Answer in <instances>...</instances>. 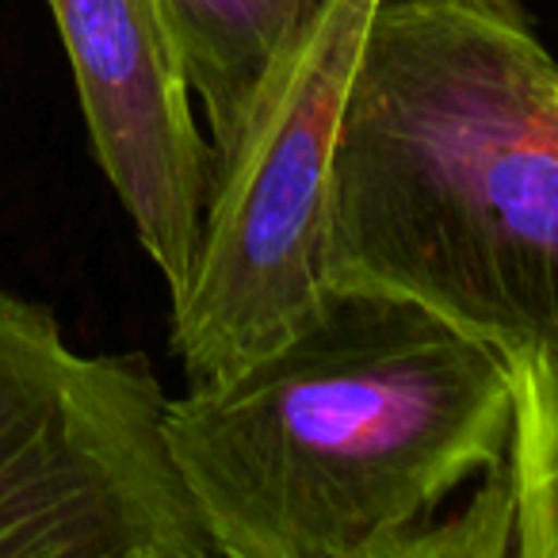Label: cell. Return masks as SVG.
<instances>
[{"mask_svg": "<svg viewBox=\"0 0 558 558\" xmlns=\"http://www.w3.org/2000/svg\"><path fill=\"white\" fill-rule=\"evenodd\" d=\"M165 433L218 558L512 555L517 367L410 299L329 288Z\"/></svg>", "mask_w": 558, "mask_h": 558, "instance_id": "6da1fadb", "label": "cell"}, {"mask_svg": "<svg viewBox=\"0 0 558 558\" xmlns=\"http://www.w3.org/2000/svg\"><path fill=\"white\" fill-rule=\"evenodd\" d=\"M326 288L558 360V58L524 0H379L333 154Z\"/></svg>", "mask_w": 558, "mask_h": 558, "instance_id": "7a4b0ae2", "label": "cell"}, {"mask_svg": "<svg viewBox=\"0 0 558 558\" xmlns=\"http://www.w3.org/2000/svg\"><path fill=\"white\" fill-rule=\"evenodd\" d=\"M142 352H77L0 288V558H215Z\"/></svg>", "mask_w": 558, "mask_h": 558, "instance_id": "3957f363", "label": "cell"}, {"mask_svg": "<svg viewBox=\"0 0 558 558\" xmlns=\"http://www.w3.org/2000/svg\"><path fill=\"white\" fill-rule=\"evenodd\" d=\"M379 0H326L264 77L215 165L199 248L172 303V352L192 383L226 379L283 344L326 295L333 154Z\"/></svg>", "mask_w": 558, "mask_h": 558, "instance_id": "277c9868", "label": "cell"}, {"mask_svg": "<svg viewBox=\"0 0 558 558\" xmlns=\"http://www.w3.org/2000/svg\"><path fill=\"white\" fill-rule=\"evenodd\" d=\"M70 54L96 165L119 195L169 303L192 276L215 149L157 0H47Z\"/></svg>", "mask_w": 558, "mask_h": 558, "instance_id": "5b68a950", "label": "cell"}, {"mask_svg": "<svg viewBox=\"0 0 558 558\" xmlns=\"http://www.w3.org/2000/svg\"><path fill=\"white\" fill-rule=\"evenodd\" d=\"M184 62L215 165L230 154L279 54L326 0H157Z\"/></svg>", "mask_w": 558, "mask_h": 558, "instance_id": "8992f818", "label": "cell"}, {"mask_svg": "<svg viewBox=\"0 0 558 558\" xmlns=\"http://www.w3.org/2000/svg\"><path fill=\"white\" fill-rule=\"evenodd\" d=\"M509 489L512 555L558 558V360L517 372Z\"/></svg>", "mask_w": 558, "mask_h": 558, "instance_id": "52a82bcc", "label": "cell"}]
</instances>
